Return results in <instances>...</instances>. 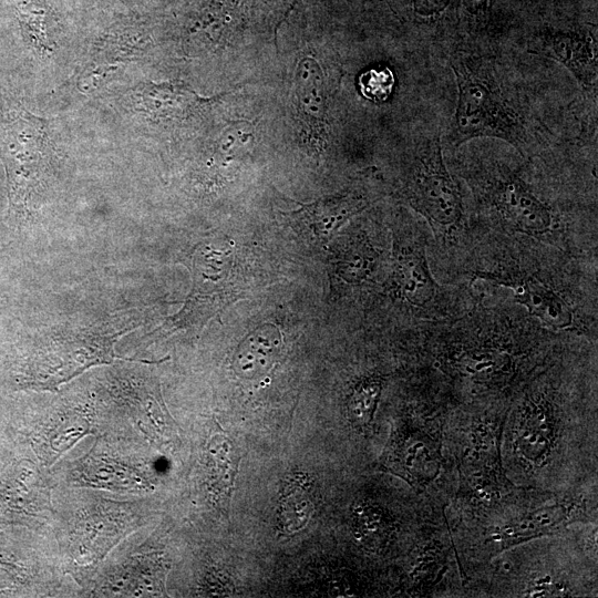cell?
I'll use <instances>...</instances> for the list:
<instances>
[{
	"label": "cell",
	"instance_id": "10",
	"mask_svg": "<svg viewBox=\"0 0 598 598\" xmlns=\"http://www.w3.org/2000/svg\"><path fill=\"white\" fill-rule=\"evenodd\" d=\"M440 443L417 427L399 432L385 452L384 465L417 489L425 488L440 473Z\"/></svg>",
	"mask_w": 598,
	"mask_h": 598
},
{
	"label": "cell",
	"instance_id": "3",
	"mask_svg": "<svg viewBox=\"0 0 598 598\" xmlns=\"http://www.w3.org/2000/svg\"><path fill=\"white\" fill-rule=\"evenodd\" d=\"M403 197L425 221L431 231L430 247L435 254L458 260L462 271L472 231L467 223L460 185L446 167L440 137L423 141L404 177ZM444 257V258H445Z\"/></svg>",
	"mask_w": 598,
	"mask_h": 598
},
{
	"label": "cell",
	"instance_id": "4",
	"mask_svg": "<svg viewBox=\"0 0 598 598\" xmlns=\"http://www.w3.org/2000/svg\"><path fill=\"white\" fill-rule=\"evenodd\" d=\"M563 384L556 373L542 372L517 400L504 431L509 466L529 477L548 467L564 435Z\"/></svg>",
	"mask_w": 598,
	"mask_h": 598
},
{
	"label": "cell",
	"instance_id": "12",
	"mask_svg": "<svg viewBox=\"0 0 598 598\" xmlns=\"http://www.w3.org/2000/svg\"><path fill=\"white\" fill-rule=\"evenodd\" d=\"M369 205L367 195L358 189L323 197L283 214L296 231L316 244L327 243L351 217Z\"/></svg>",
	"mask_w": 598,
	"mask_h": 598
},
{
	"label": "cell",
	"instance_id": "5",
	"mask_svg": "<svg viewBox=\"0 0 598 598\" xmlns=\"http://www.w3.org/2000/svg\"><path fill=\"white\" fill-rule=\"evenodd\" d=\"M457 104L448 142L457 147L477 137L501 138L523 147L526 132L522 117L508 105L493 72L478 58L456 54Z\"/></svg>",
	"mask_w": 598,
	"mask_h": 598
},
{
	"label": "cell",
	"instance_id": "1",
	"mask_svg": "<svg viewBox=\"0 0 598 598\" xmlns=\"http://www.w3.org/2000/svg\"><path fill=\"white\" fill-rule=\"evenodd\" d=\"M485 235L474 236L464 266L471 282L507 289L551 332L596 337V293H584L578 269L571 267L584 258L530 238Z\"/></svg>",
	"mask_w": 598,
	"mask_h": 598
},
{
	"label": "cell",
	"instance_id": "17",
	"mask_svg": "<svg viewBox=\"0 0 598 598\" xmlns=\"http://www.w3.org/2000/svg\"><path fill=\"white\" fill-rule=\"evenodd\" d=\"M383 389V379L368 375L359 380L347 399V414L350 423L364 431L372 422Z\"/></svg>",
	"mask_w": 598,
	"mask_h": 598
},
{
	"label": "cell",
	"instance_id": "2",
	"mask_svg": "<svg viewBox=\"0 0 598 598\" xmlns=\"http://www.w3.org/2000/svg\"><path fill=\"white\" fill-rule=\"evenodd\" d=\"M468 183L487 227L496 234L530 238L580 258L587 252L596 255V248L575 235L515 169L503 165L484 167L468 176Z\"/></svg>",
	"mask_w": 598,
	"mask_h": 598
},
{
	"label": "cell",
	"instance_id": "19",
	"mask_svg": "<svg viewBox=\"0 0 598 598\" xmlns=\"http://www.w3.org/2000/svg\"><path fill=\"white\" fill-rule=\"evenodd\" d=\"M80 476L84 484L109 488L137 491L145 486L136 473L112 462L105 464L103 460L93 456L83 464Z\"/></svg>",
	"mask_w": 598,
	"mask_h": 598
},
{
	"label": "cell",
	"instance_id": "22",
	"mask_svg": "<svg viewBox=\"0 0 598 598\" xmlns=\"http://www.w3.org/2000/svg\"><path fill=\"white\" fill-rule=\"evenodd\" d=\"M394 78L386 69H371L360 78L359 85L361 93L375 102L385 101L392 92Z\"/></svg>",
	"mask_w": 598,
	"mask_h": 598
},
{
	"label": "cell",
	"instance_id": "7",
	"mask_svg": "<svg viewBox=\"0 0 598 598\" xmlns=\"http://www.w3.org/2000/svg\"><path fill=\"white\" fill-rule=\"evenodd\" d=\"M192 290L181 311L163 328L169 331L202 328L240 295L231 246L197 245L192 259Z\"/></svg>",
	"mask_w": 598,
	"mask_h": 598
},
{
	"label": "cell",
	"instance_id": "25",
	"mask_svg": "<svg viewBox=\"0 0 598 598\" xmlns=\"http://www.w3.org/2000/svg\"><path fill=\"white\" fill-rule=\"evenodd\" d=\"M300 2V0H285L286 3V10L283 13V17L279 20L277 29L281 24V22L289 16V13L295 9V7Z\"/></svg>",
	"mask_w": 598,
	"mask_h": 598
},
{
	"label": "cell",
	"instance_id": "23",
	"mask_svg": "<svg viewBox=\"0 0 598 598\" xmlns=\"http://www.w3.org/2000/svg\"><path fill=\"white\" fill-rule=\"evenodd\" d=\"M461 3L471 20L477 23L487 21L492 9V0H461Z\"/></svg>",
	"mask_w": 598,
	"mask_h": 598
},
{
	"label": "cell",
	"instance_id": "14",
	"mask_svg": "<svg viewBox=\"0 0 598 598\" xmlns=\"http://www.w3.org/2000/svg\"><path fill=\"white\" fill-rule=\"evenodd\" d=\"M282 337L274 324H265L251 331L237 347L233 365L236 374L254 379L267 373L278 360Z\"/></svg>",
	"mask_w": 598,
	"mask_h": 598
},
{
	"label": "cell",
	"instance_id": "21",
	"mask_svg": "<svg viewBox=\"0 0 598 598\" xmlns=\"http://www.w3.org/2000/svg\"><path fill=\"white\" fill-rule=\"evenodd\" d=\"M87 431L89 425L85 421L80 423H62L60 426H54L48 431V433H50V436L48 435L47 440L48 448L50 451L45 455V458L49 460L48 463H52L61 453H63V451L69 448L63 437H65L68 443L72 446L74 442L85 435Z\"/></svg>",
	"mask_w": 598,
	"mask_h": 598
},
{
	"label": "cell",
	"instance_id": "18",
	"mask_svg": "<svg viewBox=\"0 0 598 598\" xmlns=\"http://www.w3.org/2000/svg\"><path fill=\"white\" fill-rule=\"evenodd\" d=\"M212 483L220 497L227 499L234 486L238 453L233 442L223 434L214 435L208 447Z\"/></svg>",
	"mask_w": 598,
	"mask_h": 598
},
{
	"label": "cell",
	"instance_id": "24",
	"mask_svg": "<svg viewBox=\"0 0 598 598\" xmlns=\"http://www.w3.org/2000/svg\"><path fill=\"white\" fill-rule=\"evenodd\" d=\"M411 2L414 12L425 18L442 13L450 4V0H411Z\"/></svg>",
	"mask_w": 598,
	"mask_h": 598
},
{
	"label": "cell",
	"instance_id": "8",
	"mask_svg": "<svg viewBox=\"0 0 598 598\" xmlns=\"http://www.w3.org/2000/svg\"><path fill=\"white\" fill-rule=\"evenodd\" d=\"M44 122L21 110L0 120V151L9 181L10 207L22 209L41 182L47 159Z\"/></svg>",
	"mask_w": 598,
	"mask_h": 598
},
{
	"label": "cell",
	"instance_id": "11",
	"mask_svg": "<svg viewBox=\"0 0 598 598\" xmlns=\"http://www.w3.org/2000/svg\"><path fill=\"white\" fill-rule=\"evenodd\" d=\"M576 502H559L520 514L488 529L485 544L492 549L505 550L526 540L551 535L571 522L584 520Z\"/></svg>",
	"mask_w": 598,
	"mask_h": 598
},
{
	"label": "cell",
	"instance_id": "13",
	"mask_svg": "<svg viewBox=\"0 0 598 598\" xmlns=\"http://www.w3.org/2000/svg\"><path fill=\"white\" fill-rule=\"evenodd\" d=\"M539 50L564 65L584 89L596 85L597 43L589 33L547 28L539 34Z\"/></svg>",
	"mask_w": 598,
	"mask_h": 598
},
{
	"label": "cell",
	"instance_id": "15",
	"mask_svg": "<svg viewBox=\"0 0 598 598\" xmlns=\"http://www.w3.org/2000/svg\"><path fill=\"white\" fill-rule=\"evenodd\" d=\"M313 511L311 484L306 475L297 473L287 481L280 499V530L288 535L299 532L307 525Z\"/></svg>",
	"mask_w": 598,
	"mask_h": 598
},
{
	"label": "cell",
	"instance_id": "20",
	"mask_svg": "<svg viewBox=\"0 0 598 598\" xmlns=\"http://www.w3.org/2000/svg\"><path fill=\"white\" fill-rule=\"evenodd\" d=\"M357 529L360 537L369 543L388 536L391 519L385 512L375 506H359L355 509Z\"/></svg>",
	"mask_w": 598,
	"mask_h": 598
},
{
	"label": "cell",
	"instance_id": "16",
	"mask_svg": "<svg viewBox=\"0 0 598 598\" xmlns=\"http://www.w3.org/2000/svg\"><path fill=\"white\" fill-rule=\"evenodd\" d=\"M380 254L367 235H355L346 244L339 264L340 276L348 283L370 281L378 268Z\"/></svg>",
	"mask_w": 598,
	"mask_h": 598
},
{
	"label": "cell",
	"instance_id": "9",
	"mask_svg": "<svg viewBox=\"0 0 598 598\" xmlns=\"http://www.w3.org/2000/svg\"><path fill=\"white\" fill-rule=\"evenodd\" d=\"M295 103L300 135L309 151L321 153L328 143V86L324 72L313 58H302L295 73Z\"/></svg>",
	"mask_w": 598,
	"mask_h": 598
},
{
	"label": "cell",
	"instance_id": "6",
	"mask_svg": "<svg viewBox=\"0 0 598 598\" xmlns=\"http://www.w3.org/2000/svg\"><path fill=\"white\" fill-rule=\"evenodd\" d=\"M131 330L128 328L116 331L83 330L59 334L35 353L21 382L24 386L35 390L56 391L61 384L86 369L111 363L115 359L151 363L115 353V343L121 336Z\"/></svg>",
	"mask_w": 598,
	"mask_h": 598
}]
</instances>
